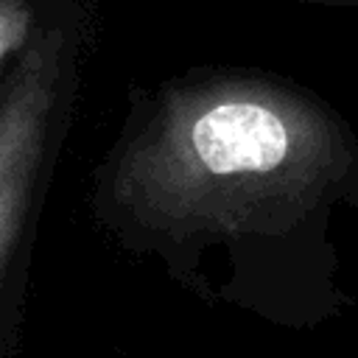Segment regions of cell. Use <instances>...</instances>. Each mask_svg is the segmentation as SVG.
<instances>
[{"mask_svg":"<svg viewBox=\"0 0 358 358\" xmlns=\"http://www.w3.org/2000/svg\"><path fill=\"white\" fill-rule=\"evenodd\" d=\"M76 28H36L0 84V294L31 235L76 92Z\"/></svg>","mask_w":358,"mask_h":358,"instance_id":"7a4b0ae2","label":"cell"},{"mask_svg":"<svg viewBox=\"0 0 358 358\" xmlns=\"http://www.w3.org/2000/svg\"><path fill=\"white\" fill-rule=\"evenodd\" d=\"M288 3H305V6H327V8H358V0H288Z\"/></svg>","mask_w":358,"mask_h":358,"instance_id":"277c9868","label":"cell"},{"mask_svg":"<svg viewBox=\"0 0 358 358\" xmlns=\"http://www.w3.org/2000/svg\"><path fill=\"white\" fill-rule=\"evenodd\" d=\"M92 207L185 282L218 255L204 296L271 324L308 330L355 305L333 221L358 213V137L294 78L207 67L162 84L98 168Z\"/></svg>","mask_w":358,"mask_h":358,"instance_id":"6da1fadb","label":"cell"},{"mask_svg":"<svg viewBox=\"0 0 358 358\" xmlns=\"http://www.w3.org/2000/svg\"><path fill=\"white\" fill-rule=\"evenodd\" d=\"M34 31L36 22L28 0H0V67L28 45Z\"/></svg>","mask_w":358,"mask_h":358,"instance_id":"3957f363","label":"cell"}]
</instances>
